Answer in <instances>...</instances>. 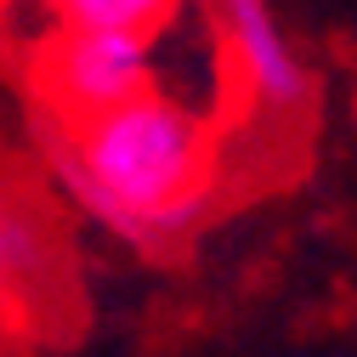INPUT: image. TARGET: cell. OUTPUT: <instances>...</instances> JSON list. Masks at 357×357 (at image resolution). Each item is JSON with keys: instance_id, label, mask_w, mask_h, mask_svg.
Wrapping results in <instances>:
<instances>
[{"instance_id": "6da1fadb", "label": "cell", "mask_w": 357, "mask_h": 357, "mask_svg": "<svg viewBox=\"0 0 357 357\" xmlns=\"http://www.w3.org/2000/svg\"><path fill=\"white\" fill-rule=\"evenodd\" d=\"M57 165L68 193L137 244H170L210 210L215 130L165 91H142L108 114L57 125Z\"/></svg>"}, {"instance_id": "7a4b0ae2", "label": "cell", "mask_w": 357, "mask_h": 357, "mask_svg": "<svg viewBox=\"0 0 357 357\" xmlns=\"http://www.w3.org/2000/svg\"><path fill=\"white\" fill-rule=\"evenodd\" d=\"M40 97L57 125H79L153 91V40L119 29H57L40 52Z\"/></svg>"}, {"instance_id": "3957f363", "label": "cell", "mask_w": 357, "mask_h": 357, "mask_svg": "<svg viewBox=\"0 0 357 357\" xmlns=\"http://www.w3.org/2000/svg\"><path fill=\"white\" fill-rule=\"evenodd\" d=\"M221 40L233 57V79L238 91L273 119H295L312 97L306 63L295 57L289 34L278 29L266 0H221Z\"/></svg>"}, {"instance_id": "277c9868", "label": "cell", "mask_w": 357, "mask_h": 357, "mask_svg": "<svg viewBox=\"0 0 357 357\" xmlns=\"http://www.w3.org/2000/svg\"><path fill=\"white\" fill-rule=\"evenodd\" d=\"M182 0H52L63 29H119V34H148L176 17Z\"/></svg>"}, {"instance_id": "5b68a950", "label": "cell", "mask_w": 357, "mask_h": 357, "mask_svg": "<svg viewBox=\"0 0 357 357\" xmlns=\"http://www.w3.org/2000/svg\"><path fill=\"white\" fill-rule=\"evenodd\" d=\"M40 255V238H34V221L17 215L6 199H0V329L12 324V306L23 295V278Z\"/></svg>"}]
</instances>
